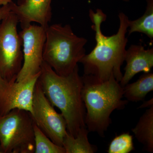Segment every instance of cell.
I'll return each instance as SVG.
<instances>
[{"label": "cell", "mask_w": 153, "mask_h": 153, "mask_svg": "<svg viewBox=\"0 0 153 153\" xmlns=\"http://www.w3.org/2000/svg\"><path fill=\"white\" fill-rule=\"evenodd\" d=\"M16 15L11 11L0 23V74L16 79L23 65L22 41L18 33Z\"/></svg>", "instance_id": "6"}, {"label": "cell", "mask_w": 153, "mask_h": 153, "mask_svg": "<svg viewBox=\"0 0 153 153\" xmlns=\"http://www.w3.org/2000/svg\"><path fill=\"white\" fill-rule=\"evenodd\" d=\"M135 137L148 152H153V105L149 108L132 129Z\"/></svg>", "instance_id": "12"}, {"label": "cell", "mask_w": 153, "mask_h": 153, "mask_svg": "<svg viewBox=\"0 0 153 153\" xmlns=\"http://www.w3.org/2000/svg\"><path fill=\"white\" fill-rule=\"evenodd\" d=\"M88 129L82 128L76 137L67 133L63 138V147L66 153H94L97 151V147L91 144L88 139Z\"/></svg>", "instance_id": "14"}, {"label": "cell", "mask_w": 153, "mask_h": 153, "mask_svg": "<svg viewBox=\"0 0 153 153\" xmlns=\"http://www.w3.org/2000/svg\"><path fill=\"white\" fill-rule=\"evenodd\" d=\"M31 115L34 123L44 134L53 143L63 147V138L68 133L66 120L48 100L38 79L33 94Z\"/></svg>", "instance_id": "7"}, {"label": "cell", "mask_w": 153, "mask_h": 153, "mask_svg": "<svg viewBox=\"0 0 153 153\" xmlns=\"http://www.w3.org/2000/svg\"><path fill=\"white\" fill-rule=\"evenodd\" d=\"M52 0H21L10 3L11 11L16 15L21 27L36 22L46 28L52 18Z\"/></svg>", "instance_id": "10"}, {"label": "cell", "mask_w": 153, "mask_h": 153, "mask_svg": "<svg viewBox=\"0 0 153 153\" xmlns=\"http://www.w3.org/2000/svg\"><path fill=\"white\" fill-rule=\"evenodd\" d=\"M89 16L95 31L96 44L92 51L84 56L79 63L83 65L84 74L94 76L100 81H105L113 76L120 82L123 74L121 67L125 61L128 38L129 20L124 13L118 15L119 27L117 33L110 36H105L101 31L102 23L106 20V14L97 9L96 12L89 11Z\"/></svg>", "instance_id": "1"}, {"label": "cell", "mask_w": 153, "mask_h": 153, "mask_svg": "<svg viewBox=\"0 0 153 153\" xmlns=\"http://www.w3.org/2000/svg\"><path fill=\"white\" fill-rule=\"evenodd\" d=\"M87 42L76 36L69 25H49L46 29L44 61L58 75L67 76L85 56Z\"/></svg>", "instance_id": "4"}, {"label": "cell", "mask_w": 153, "mask_h": 153, "mask_svg": "<svg viewBox=\"0 0 153 153\" xmlns=\"http://www.w3.org/2000/svg\"><path fill=\"white\" fill-rule=\"evenodd\" d=\"M123 97L128 102L144 100L147 94L153 90V73H144L136 81L123 87Z\"/></svg>", "instance_id": "13"}, {"label": "cell", "mask_w": 153, "mask_h": 153, "mask_svg": "<svg viewBox=\"0 0 153 153\" xmlns=\"http://www.w3.org/2000/svg\"><path fill=\"white\" fill-rule=\"evenodd\" d=\"M34 122L25 110L14 109L0 116V151L1 153H34Z\"/></svg>", "instance_id": "5"}, {"label": "cell", "mask_w": 153, "mask_h": 153, "mask_svg": "<svg viewBox=\"0 0 153 153\" xmlns=\"http://www.w3.org/2000/svg\"><path fill=\"white\" fill-rule=\"evenodd\" d=\"M0 153H1V151H0Z\"/></svg>", "instance_id": "22"}, {"label": "cell", "mask_w": 153, "mask_h": 153, "mask_svg": "<svg viewBox=\"0 0 153 153\" xmlns=\"http://www.w3.org/2000/svg\"><path fill=\"white\" fill-rule=\"evenodd\" d=\"M11 11L10 3L0 7V23Z\"/></svg>", "instance_id": "18"}, {"label": "cell", "mask_w": 153, "mask_h": 153, "mask_svg": "<svg viewBox=\"0 0 153 153\" xmlns=\"http://www.w3.org/2000/svg\"><path fill=\"white\" fill-rule=\"evenodd\" d=\"M153 105V98L148 101H144L143 103L138 108H150Z\"/></svg>", "instance_id": "19"}, {"label": "cell", "mask_w": 153, "mask_h": 153, "mask_svg": "<svg viewBox=\"0 0 153 153\" xmlns=\"http://www.w3.org/2000/svg\"><path fill=\"white\" fill-rule=\"evenodd\" d=\"M35 153H66L63 147L51 140L34 123Z\"/></svg>", "instance_id": "16"}, {"label": "cell", "mask_w": 153, "mask_h": 153, "mask_svg": "<svg viewBox=\"0 0 153 153\" xmlns=\"http://www.w3.org/2000/svg\"><path fill=\"white\" fill-rule=\"evenodd\" d=\"M124 60L125 72L120 82L122 87L137 73L150 72L153 66V48L146 49L141 44H133L126 50Z\"/></svg>", "instance_id": "11"}, {"label": "cell", "mask_w": 153, "mask_h": 153, "mask_svg": "<svg viewBox=\"0 0 153 153\" xmlns=\"http://www.w3.org/2000/svg\"><path fill=\"white\" fill-rule=\"evenodd\" d=\"M146 1V8L142 16L134 21H129L128 35L136 32L142 33L153 41V0Z\"/></svg>", "instance_id": "15"}, {"label": "cell", "mask_w": 153, "mask_h": 153, "mask_svg": "<svg viewBox=\"0 0 153 153\" xmlns=\"http://www.w3.org/2000/svg\"><path fill=\"white\" fill-rule=\"evenodd\" d=\"M46 29L32 24L22 28L19 32L22 41L23 65L16 81H25L41 74L44 62L43 52L46 40Z\"/></svg>", "instance_id": "8"}, {"label": "cell", "mask_w": 153, "mask_h": 153, "mask_svg": "<svg viewBox=\"0 0 153 153\" xmlns=\"http://www.w3.org/2000/svg\"><path fill=\"white\" fill-rule=\"evenodd\" d=\"M40 75L22 82L8 80L0 74V116L14 109L33 113V94Z\"/></svg>", "instance_id": "9"}, {"label": "cell", "mask_w": 153, "mask_h": 153, "mask_svg": "<svg viewBox=\"0 0 153 153\" xmlns=\"http://www.w3.org/2000/svg\"><path fill=\"white\" fill-rule=\"evenodd\" d=\"M133 136L128 132L117 135L111 140L108 146V153H129L134 150Z\"/></svg>", "instance_id": "17"}, {"label": "cell", "mask_w": 153, "mask_h": 153, "mask_svg": "<svg viewBox=\"0 0 153 153\" xmlns=\"http://www.w3.org/2000/svg\"><path fill=\"white\" fill-rule=\"evenodd\" d=\"M123 1L125 2H128L129 1V0H123Z\"/></svg>", "instance_id": "21"}, {"label": "cell", "mask_w": 153, "mask_h": 153, "mask_svg": "<svg viewBox=\"0 0 153 153\" xmlns=\"http://www.w3.org/2000/svg\"><path fill=\"white\" fill-rule=\"evenodd\" d=\"M81 77L85 126L89 132L103 137L111 123V113L115 110L123 109L128 101L123 100V87L113 76L105 81L85 74Z\"/></svg>", "instance_id": "3"}, {"label": "cell", "mask_w": 153, "mask_h": 153, "mask_svg": "<svg viewBox=\"0 0 153 153\" xmlns=\"http://www.w3.org/2000/svg\"><path fill=\"white\" fill-rule=\"evenodd\" d=\"M12 1L13 0H0V7L6 5Z\"/></svg>", "instance_id": "20"}, {"label": "cell", "mask_w": 153, "mask_h": 153, "mask_svg": "<svg viewBox=\"0 0 153 153\" xmlns=\"http://www.w3.org/2000/svg\"><path fill=\"white\" fill-rule=\"evenodd\" d=\"M38 81L48 100L61 111L68 133L76 137L80 129L86 127V111L82 97L83 83L78 66L71 74L62 76L44 61Z\"/></svg>", "instance_id": "2"}]
</instances>
